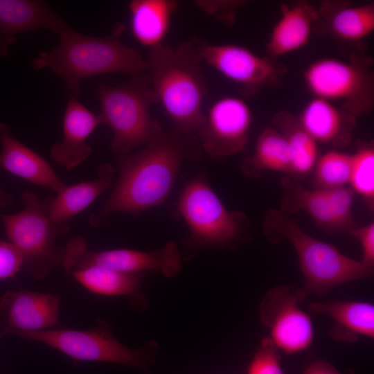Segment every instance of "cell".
I'll use <instances>...</instances> for the list:
<instances>
[{
  "label": "cell",
  "mask_w": 374,
  "mask_h": 374,
  "mask_svg": "<svg viewBox=\"0 0 374 374\" xmlns=\"http://www.w3.org/2000/svg\"><path fill=\"white\" fill-rule=\"evenodd\" d=\"M317 17V8L309 3L282 4L280 17L272 28L267 44V55L277 60L305 46L309 42Z\"/></svg>",
  "instance_id": "44dd1931"
},
{
  "label": "cell",
  "mask_w": 374,
  "mask_h": 374,
  "mask_svg": "<svg viewBox=\"0 0 374 374\" xmlns=\"http://www.w3.org/2000/svg\"><path fill=\"white\" fill-rule=\"evenodd\" d=\"M271 122L292 148L291 177L299 179L309 174L319 157L318 143L303 127L299 116L290 112L280 111L274 115Z\"/></svg>",
  "instance_id": "4316f807"
},
{
  "label": "cell",
  "mask_w": 374,
  "mask_h": 374,
  "mask_svg": "<svg viewBox=\"0 0 374 374\" xmlns=\"http://www.w3.org/2000/svg\"><path fill=\"white\" fill-rule=\"evenodd\" d=\"M175 0H133L129 3L133 37L149 49L162 43L178 8Z\"/></svg>",
  "instance_id": "603a6c76"
},
{
  "label": "cell",
  "mask_w": 374,
  "mask_h": 374,
  "mask_svg": "<svg viewBox=\"0 0 374 374\" xmlns=\"http://www.w3.org/2000/svg\"><path fill=\"white\" fill-rule=\"evenodd\" d=\"M323 190L332 208L341 233H348L357 224L353 216L355 193L346 186Z\"/></svg>",
  "instance_id": "f546056e"
},
{
  "label": "cell",
  "mask_w": 374,
  "mask_h": 374,
  "mask_svg": "<svg viewBox=\"0 0 374 374\" xmlns=\"http://www.w3.org/2000/svg\"><path fill=\"white\" fill-rule=\"evenodd\" d=\"M373 58L360 52L352 53L348 61L321 58L306 68L304 82L314 98L337 102L357 119L373 107Z\"/></svg>",
  "instance_id": "52a82bcc"
},
{
  "label": "cell",
  "mask_w": 374,
  "mask_h": 374,
  "mask_svg": "<svg viewBox=\"0 0 374 374\" xmlns=\"http://www.w3.org/2000/svg\"><path fill=\"white\" fill-rule=\"evenodd\" d=\"M3 336H4V335H3V334L0 333V339H1L2 337H3Z\"/></svg>",
  "instance_id": "8d00e7d4"
},
{
  "label": "cell",
  "mask_w": 374,
  "mask_h": 374,
  "mask_svg": "<svg viewBox=\"0 0 374 374\" xmlns=\"http://www.w3.org/2000/svg\"><path fill=\"white\" fill-rule=\"evenodd\" d=\"M96 96L103 123L112 130L111 148L117 156L151 143L164 132L151 115L158 98L147 73L132 76L116 86L99 84Z\"/></svg>",
  "instance_id": "5b68a950"
},
{
  "label": "cell",
  "mask_w": 374,
  "mask_h": 374,
  "mask_svg": "<svg viewBox=\"0 0 374 374\" xmlns=\"http://www.w3.org/2000/svg\"><path fill=\"white\" fill-rule=\"evenodd\" d=\"M177 208L189 230L186 243L193 247L233 249L252 238L246 214L228 210L203 172L187 181Z\"/></svg>",
  "instance_id": "8992f818"
},
{
  "label": "cell",
  "mask_w": 374,
  "mask_h": 374,
  "mask_svg": "<svg viewBox=\"0 0 374 374\" xmlns=\"http://www.w3.org/2000/svg\"><path fill=\"white\" fill-rule=\"evenodd\" d=\"M312 314H326L335 322L332 338L352 343L359 337H374V305L365 301L313 302L308 305Z\"/></svg>",
  "instance_id": "7402d4cb"
},
{
  "label": "cell",
  "mask_w": 374,
  "mask_h": 374,
  "mask_svg": "<svg viewBox=\"0 0 374 374\" xmlns=\"http://www.w3.org/2000/svg\"><path fill=\"white\" fill-rule=\"evenodd\" d=\"M197 5L203 11L221 20L233 17L236 8L243 3L238 1H198Z\"/></svg>",
  "instance_id": "836d02e7"
},
{
  "label": "cell",
  "mask_w": 374,
  "mask_h": 374,
  "mask_svg": "<svg viewBox=\"0 0 374 374\" xmlns=\"http://www.w3.org/2000/svg\"><path fill=\"white\" fill-rule=\"evenodd\" d=\"M23 209L14 214H1L8 241L22 258V270L36 278L46 277L61 264L64 248L56 244L61 234L51 220L45 199L26 190L21 194Z\"/></svg>",
  "instance_id": "ba28073f"
},
{
  "label": "cell",
  "mask_w": 374,
  "mask_h": 374,
  "mask_svg": "<svg viewBox=\"0 0 374 374\" xmlns=\"http://www.w3.org/2000/svg\"><path fill=\"white\" fill-rule=\"evenodd\" d=\"M16 335L26 340L44 344L75 361H92L129 365L148 371L153 361L151 352L156 343H148L143 348L130 349L123 346L112 333L109 326L98 322L87 330L48 329L21 332Z\"/></svg>",
  "instance_id": "9c48e42d"
},
{
  "label": "cell",
  "mask_w": 374,
  "mask_h": 374,
  "mask_svg": "<svg viewBox=\"0 0 374 374\" xmlns=\"http://www.w3.org/2000/svg\"><path fill=\"white\" fill-rule=\"evenodd\" d=\"M348 234L355 237L362 248V259L360 260L366 267H374V223L365 226H357Z\"/></svg>",
  "instance_id": "d6a6232c"
},
{
  "label": "cell",
  "mask_w": 374,
  "mask_h": 374,
  "mask_svg": "<svg viewBox=\"0 0 374 374\" xmlns=\"http://www.w3.org/2000/svg\"><path fill=\"white\" fill-rule=\"evenodd\" d=\"M193 42L202 62L238 84L244 96L280 86L287 71L277 60L258 55L243 46L212 44L198 39Z\"/></svg>",
  "instance_id": "30bf717a"
},
{
  "label": "cell",
  "mask_w": 374,
  "mask_h": 374,
  "mask_svg": "<svg viewBox=\"0 0 374 374\" xmlns=\"http://www.w3.org/2000/svg\"><path fill=\"white\" fill-rule=\"evenodd\" d=\"M352 154L337 150L319 157L314 167L313 181L316 188H332L349 184Z\"/></svg>",
  "instance_id": "f1b7e54d"
},
{
  "label": "cell",
  "mask_w": 374,
  "mask_h": 374,
  "mask_svg": "<svg viewBox=\"0 0 374 374\" xmlns=\"http://www.w3.org/2000/svg\"><path fill=\"white\" fill-rule=\"evenodd\" d=\"M22 258L8 241L0 240V280L13 278L22 270Z\"/></svg>",
  "instance_id": "1f68e13d"
},
{
  "label": "cell",
  "mask_w": 374,
  "mask_h": 374,
  "mask_svg": "<svg viewBox=\"0 0 374 374\" xmlns=\"http://www.w3.org/2000/svg\"><path fill=\"white\" fill-rule=\"evenodd\" d=\"M176 131L163 132L135 153L117 156L118 177L103 207L90 216L93 226L104 224L116 212L136 215L161 204L170 193L193 141Z\"/></svg>",
  "instance_id": "6da1fadb"
},
{
  "label": "cell",
  "mask_w": 374,
  "mask_h": 374,
  "mask_svg": "<svg viewBox=\"0 0 374 374\" xmlns=\"http://www.w3.org/2000/svg\"><path fill=\"white\" fill-rule=\"evenodd\" d=\"M299 118L317 143L339 148L350 143L357 121L339 106L314 97L307 103Z\"/></svg>",
  "instance_id": "ffe728a7"
},
{
  "label": "cell",
  "mask_w": 374,
  "mask_h": 374,
  "mask_svg": "<svg viewBox=\"0 0 374 374\" xmlns=\"http://www.w3.org/2000/svg\"><path fill=\"white\" fill-rule=\"evenodd\" d=\"M262 229L270 243L287 239L295 249L304 278L303 286L297 289L301 302L310 294L323 296L337 286L373 274V268L310 235L295 219L279 209L267 211Z\"/></svg>",
  "instance_id": "277c9868"
},
{
  "label": "cell",
  "mask_w": 374,
  "mask_h": 374,
  "mask_svg": "<svg viewBox=\"0 0 374 374\" xmlns=\"http://www.w3.org/2000/svg\"><path fill=\"white\" fill-rule=\"evenodd\" d=\"M278 351L269 337L263 338L249 364L247 374H285Z\"/></svg>",
  "instance_id": "4dcf8cb0"
},
{
  "label": "cell",
  "mask_w": 374,
  "mask_h": 374,
  "mask_svg": "<svg viewBox=\"0 0 374 374\" xmlns=\"http://www.w3.org/2000/svg\"><path fill=\"white\" fill-rule=\"evenodd\" d=\"M300 303L297 289L280 285L269 290L260 303V323L278 350L287 355L307 350L314 339L312 319Z\"/></svg>",
  "instance_id": "8fae6325"
},
{
  "label": "cell",
  "mask_w": 374,
  "mask_h": 374,
  "mask_svg": "<svg viewBox=\"0 0 374 374\" xmlns=\"http://www.w3.org/2000/svg\"><path fill=\"white\" fill-rule=\"evenodd\" d=\"M280 184L283 190L279 208L280 211L289 215L304 211L322 231L340 233L323 189H308L299 180L289 175L281 177Z\"/></svg>",
  "instance_id": "cb8c5ba5"
},
{
  "label": "cell",
  "mask_w": 374,
  "mask_h": 374,
  "mask_svg": "<svg viewBox=\"0 0 374 374\" xmlns=\"http://www.w3.org/2000/svg\"><path fill=\"white\" fill-rule=\"evenodd\" d=\"M317 8L313 31L345 43L362 41L374 30V3L324 1Z\"/></svg>",
  "instance_id": "e0dca14e"
},
{
  "label": "cell",
  "mask_w": 374,
  "mask_h": 374,
  "mask_svg": "<svg viewBox=\"0 0 374 374\" xmlns=\"http://www.w3.org/2000/svg\"><path fill=\"white\" fill-rule=\"evenodd\" d=\"M125 28L123 24L118 23L109 35L93 37L68 26L57 34L58 44L49 51L39 53L31 64L35 70L49 68L65 81L69 92L77 98L84 78L113 73L130 77L145 74L146 60L138 50L121 41Z\"/></svg>",
  "instance_id": "7a4b0ae2"
},
{
  "label": "cell",
  "mask_w": 374,
  "mask_h": 374,
  "mask_svg": "<svg viewBox=\"0 0 374 374\" xmlns=\"http://www.w3.org/2000/svg\"><path fill=\"white\" fill-rule=\"evenodd\" d=\"M0 170L57 193L66 186L48 162L14 137L4 123H0Z\"/></svg>",
  "instance_id": "ac0fdd59"
},
{
  "label": "cell",
  "mask_w": 374,
  "mask_h": 374,
  "mask_svg": "<svg viewBox=\"0 0 374 374\" xmlns=\"http://www.w3.org/2000/svg\"><path fill=\"white\" fill-rule=\"evenodd\" d=\"M60 298L28 290L8 291L0 299V333L17 335L59 326Z\"/></svg>",
  "instance_id": "4fadbf2b"
},
{
  "label": "cell",
  "mask_w": 374,
  "mask_h": 374,
  "mask_svg": "<svg viewBox=\"0 0 374 374\" xmlns=\"http://www.w3.org/2000/svg\"><path fill=\"white\" fill-rule=\"evenodd\" d=\"M13 200V197L0 188V208L4 207L10 204Z\"/></svg>",
  "instance_id": "d590c367"
},
{
  "label": "cell",
  "mask_w": 374,
  "mask_h": 374,
  "mask_svg": "<svg viewBox=\"0 0 374 374\" xmlns=\"http://www.w3.org/2000/svg\"><path fill=\"white\" fill-rule=\"evenodd\" d=\"M292 158L286 138L273 126L267 127L259 134L253 154L242 160L240 170L249 178L258 177L265 170L290 174Z\"/></svg>",
  "instance_id": "484cf974"
},
{
  "label": "cell",
  "mask_w": 374,
  "mask_h": 374,
  "mask_svg": "<svg viewBox=\"0 0 374 374\" xmlns=\"http://www.w3.org/2000/svg\"><path fill=\"white\" fill-rule=\"evenodd\" d=\"M302 374H344L337 370L333 365L324 360H315L310 364ZM346 374H353L347 372Z\"/></svg>",
  "instance_id": "e575fe53"
},
{
  "label": "cell",
  "mask_w": 374,
  "mask_h": 374,
  "mask_svg": "<svg viewBox=\"0 0 374 374\" xmlns=\"http://www.w3.org/2000/svg\"><path fill=\"white\" fill-rule=\"evenodd\" d=\"M147 75L177 132L190 135L205 121L207 94L202 62L193 41L173 47L162 43L149 49Z\"/></svg>",
  "instance_id": "3957f363"
},
{
  "label": "cell",
  "mask_w": 374,
  "mask_h": 374,
  "mask_svg": "<svg viewBox=\"0 0 374 374\" xmlns=\"http://www.w3.org/2000/svg\"><path fill=\"white\" fill-rule=\"evenodd\" d=\"M101 124L99 114L92 112L68 91L62 120L63 139L52 145L51 157L66 170L81 164L91 154V148L86 141Z\"/></svg>",
  "instance_id": "9a60e30c"
},
{
  "label": "cell",
  "mask_w": 374,
  "mask_h": 374,
  "mask_svg": "<svg viewBox=\"0 0 374 374\" xmlns=\"http://www.w3.org/2000/svg\"><path fill=\"white\" fill-rule=\"evenodd\" d=\"M69 275L95 294L127 296L136 309L143 310L147 307L148 300L141 290L145 273H126L91 266L71 271Z\"/></svg>",
  "instance_id": "d4e9b609"
},
{
  "label": "cell",
  "mask_w": 374,
  "mask_h": 374,
  "mask_svg": "<svg viewBox=\"0 0 374 374\" xmlns=\"http://www.w3.org/2000/svg\"><path fill=\"white\" fill-rule=\"evenodd\" d=\"M68 27L48 4L39 0H0V58L21 33L49 29L57 34Z\"/></svg>",
  "instance_id": "2e32d148"
},
{
  "label": "cell",
  "mask_w": 374,
  "mask_h": 374,
  "mask_svg": "<svg viewBox=\"0 0 374 374\" xmlns=\"http://www.w3.org/2000/svg\"><path fill=\"white\" fill-rule=\"evenodd\" d=\"M82 261L87 267L96 266L118 271L137 274L159 270L167 278L175 276L182 268L177 243L168 241L165 246L151 252L128 249L102 251L85 250Z\"/></svg>",
  "instance_id": "5bb4252c"
},
{
  "label": "cell",
  "mask_w": 374,
  "mask_h": 374,
  "mask_svg": "<svg viewBox=\"0 0 374 374\" xmlns=\"http://www.w3.org/2000/svg\"><path fill=\"white\" fill-rule=\"evenodd\" d=\"M252 113L241 98L226 96L215 100L197 131L204 152L222 158L243 152L249 141Z\"/></svg>",
  "instance_id": "7c38bea8"
},
{
  "label": "cell",
  "mask_w": 374,
  "mask_h": 374,
  "mask_svg": "<svg viewBox=\"0 0 374 374\" xmlns=\"http://www.w3.org/2000/svg\"><path fill=\"white\" fill-rule=\"evenodd\" d=\"M349 184L354 193L362 198L369 211L374 208V147L361 143L352 154Z\"/></svg>",
  "instance_id": "83f0119b"
},
{
  "label": "cell",
  "mask_w": 374,
  "mask_h": 374,
  "mask_svg": "<svg viewBox=\"0 0 374 374\" xmlns=\"http://www.w3.org/2000/svg\"><path fill=\"white\" fill-rule=\"evenodd\" d=\"M116 170L111 163L101 165L96 179L66 186L53 198L45 199L48 216L61 234L69 230L73 217L86 209L113 184Z\"/></svg>",
  "instance_id": "d6986e66"
}]
</instances>
